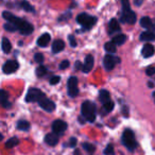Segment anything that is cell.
<instances>
[{"label":"cell","mask_w":155,"mask_h":155,"mask_svg":"<svg viewBox=\"0 0 155 155\" xmlns=\"http://www.w3.org/2000/svg\"><path fill=\"white\" fill-rule=\"evenodd\" d=\"M94 64H95V58L91 54H88L85 58V62L83 64V71L85 73H88L91 71V69L94 68Z\"/></svg>","instance_id":"7c38bea8"},{"label":"cell","mask_w":155,"mask_h":155,"mask_svg":"<svg viewBox=\"0 0 155 155\" xmlns=\"http://www.w3.org/2000/svg\"><path fill=\"white\" fill-rule=\"evenodd\" d=\"M121 5H122V13L132 11L131 5H130V0H121Z\"/></svg>","instance_id":"83f0119b"},{"label":"cell","mask_w":155,"mask_h":155,"mask_svg":"<svg viewBox=\"0 0 155 155\" xmlns=\"http://www.w3.org/2000/svg\"><path fill=\"white\" fill-rule=\"evenodd\" d=\"M114 106H115V104H114V102H113L112 100H110L108 102H106V103L103 104V108H104V110H105L106 113H110V110H113Z\"/></svg>","instance_id":"4dcf8cb0"},{"label":"cell","mask_w":155,"mask_h":155,"mask_svg":"<svg viewBox=\"0 0 155 155\" xmlns=\"http://www.w3.org/2000/svg\"><path fill=\"white\" fill-rule=\"evenodd\" d=\"M77 21L78 24H80L83 28L87 29H91L94 27V25H96L97 22V18L95 16H91V15H88L86 13H81L77 16Z\"/></svg>","instance_id":"3957f363"},{"label":"cell","mask_w":155,"mask_h":155,"mask_svg":"<svg viewBox=\"0 0 155 155\" xmlns=\"http://www.w3.org/2000/svg\"><path fill=\"white\" fill-rule=\"evenodd\" d=\"M2 17L5 18L8 22L13 24L14 26L16 27V29H17L22 35H30L31 33L33 32V26L30 22L17 17V16L10 13V12L5 11L2 13Z\"/></svg>","instance_id":"6da1fadb"},{"label":"cell","mask_w":155,"mask_h":155,"mask_svg":"<svg viewBox=\"0 0 155 155\" xmlns=\"http://www.w3.org/2000/svg\"><path fill=\"white\" fill-rule=\"evenodd\" d=\"M5 29L7 31H10V32H14V31H16L17 29H16V27L14 26L13 24H11V22H7V24H5Z\"/></svg>","instance_id":"1f68e13d"},{"label":"cell","mask_w":155,"mask_h":155,"mask_svg":"<svg viewBox=\"0 0 155 155\" xmlns=\"http://www.w3.org/2000/svg\"><path fill=\"white\" fill-rule=\"evenodd\" d=\"M45 142L48 144V146H51V147H54L58 144V137L55 133H50V134H47L45 137Z\"/></svg>","instance_id":"4fadbf2b"},{"label":"cell","mask_w":155,"mask_h":155,"mask_svg":"<svg viewBox=\"0 0 155 155\" xmlns=\"http://www.w3.org/2000/svg\"><path fill=\"white\" fill-rule=\"evenodd\" d=\"M16 127L19 131H29L30 130V123L26 120H19L16 124Z\"/></svg>","instance_id":"603a6c76"},{"label":"cell","mask_w":155,"mask_h":155,"mask_svg":"<svg viewBox=\"0 0 155 155\" xmlns=\"http://www.w3.org/2000/svg\"><path fill=\"white\" fill-rule=\"evenodd\" d=\"M38 104L43 110H45L46 112H53L55 110V103L52 100L48 99L47 97H43L38 101Z\"/></svg>","instance_id":"ba28073f"},{"label":"cell","mask_w":155,"mask_h":155,"mask_svg":"<svg viewBox=\"0 0 155 155\" xmlns=\"http://www.w3.org/2000/svg\"><path fill=\"white\" fill-rule=\"evenodd\" d=\"M77 142H78L77 138H75V137H71L70 139H69L68 146L70 147V148H74V147L77 146Z\"/></svg>","instance_id":"8d00e7d4"},{"label":"cell","mask_w":155,"mask_h":155,"mask_svg":"<svg viewBox=\"0 0 155 155\" xmlns=\"http://www.w3.org/2000/svg\"><path fill=\"white\" fill-rule=\"evenodd\" d=\"M0 102H1V104H2L3 107H9L10 106V102H9V95H8V93L5 91V89H2V91H0Z\"/></svg>","instance_id":"ffe728a7"},{"label":"cell","mask_w":155,"mask_h":155,"mask_svg":"<svg viewBox=\"0 0 155 155\" xmlns=\"http://www.w3.org/2000/svg\"><path fill=\"white\" fill-rule=\"evenodd\" d=\"M18 143H19V140H18V138L17 137H12V138H10L7 142H5V148H7V149H12V148H14L15 146H17Z\"/></svg>","instance_id":"484cf974"},{"label":"cell","mask_w":155,"mask_h":155,"mask_svg":"<svg viewBox=\"0 0 155 155\" xmlns=\"http://www.w3.org/2000/svg\"><path fill=\"white\" fill-rule=\"evenodd\" d=\"M120 21L123 24H129V25H134L136 22V14L133 11L127 12V13H122L120 18Z\"/></svg>","instance_id":"8fae6325"},{"label":"cell","mask_w":155,"mask_h":155,"mask_svg":"<svg viewBox=\"0 0 155 155\" xmlns=\"http://www.w3.org/2000/svg\"><path fill=\"white\" fill-rule=\"evenodd\" d=\"M50 43V35L48 33H44L41 35L38 39H37V45L39 47H47L48 44Z\"/></svg>","instance_id":"ac0fdd59"},{"label":"cell","mask_w":155,"mask_h":155,"mask_svg":"<svg viewBox=\"0 0 155 155\" xmlns=\"http://www.w3.org/2000/svg\"><path fill=\"white\" fill-rule=\"evenodd\" d=\"M69 67V61L65 60V61H62V63L60 64V69H66Z\"/></svg>","instance_id":"74e56055"},{"label":"cell","mask_w":155,"mask_h":155,"mask_svg":"<svg viewBox=\"0 0 155 155\" xmlns=\"http://www.w3.org/2000/svg\"><path fill=\"white\" fill-rule=\"evenodd\" d=\"M108 31H110V34H114L116 32L120 31V27H119V22L117 21V19L113 18L112 20L108 24Z\"/></svg>","instance_id":"d6986e66"},{"label":"cell","mask_w":155,"mask_h":155,"mask_svg":"<svg viewBox=\"0 0 155 155\" xmlns=\"http://www.w3.org/2000/svg\"><path fill=\"white\" fill-rule=\"evenodd\" d=\"M119 62H120V58H117V56H114L113 54L108 53L104 56L103 64L106 70H112V69H114V67L116 66L117 63H119Z\"/></svg>","instance_id":"52a82bcc"},{"label":"cell","mask_w":155,"mask_h":155,"mask_svg":"<svg viewBox=\"0 0 155 155\" xmlns=\"http://www.w3.org/2000/svg\"><path fill=\"white\" fill-rule=\"evenodd\" d=\"M68 41H69V44H70V46L72 48L77 47V41H75V38H74V36H73V35H69V36H68Z\"/></svg>","instance_id":"836d02e7"},{"label":"cell","mask_w":155,"mask_h":155,"mask_svg":"<svg viewBox=\"0 0 155 155\" xmlns=\"http://www.w3.org/2000/svg\"><path fill=\"white\" fill-rule=\"evenodd\" d=\"M1 48H2V51L5 52V53H9V52H11V50H12L11 41H10L8 38H5V37H3L2 41H1Z\"/></svg>","instance_id":"44dd1931"},{"label":"cell","mask_w":155,"mask_h":155,"mask_svg":"<svg viewBox=\"0 0 155 155\" xmlns=\"http://www.w3.org/2000/svg\"><path fill=\"white\" fill-rule=\"evenodd\" d=\"M140 41H155V32L153 31H144L140 34Z\"/></svg>","instance_id":"9a60e30c"},{"label":"cell","mask_w":155,"mask_h":155,"mask_svg":"<svg viewBox=\"0 0 155 155\" xmlns=\"http://www.w3.org/2000/svg\"><path fill=\"white\" fill-rule=\"evenodd\" d=\"M104 154L105 155H114V147L113 144H107V147L104 150Z\"/></svg>","instance_id":"d6a6232c"},{"label":"cell","mask_w":155,"mask_h":155,"mask_svg":"<svg viewBox=\"0 0 155 155\" xmlns=\"http://www.w3.org/2000/svg\"><path fill=\"white\" fill-rule=\"evenodd\" d=\"M64 49H65V43L62 39H56L52 44V51H53V53H58V52L63 51Z\"/></svg>","instance_id":"2e32d148"},{"label":"cell","mask_w":155,"mask_h":155,"mask_svg":"<svg viewBox=\"0 0 155 155\" xmlns=\"http://www.w3.org/2000/svg\"><path fill=\"white\" fill-rule=\"evenodd\" d=\"M154 96H155V94H154Z\"/></svg>","instance_id":"7bdbcfd3"},{"label":"cell","mask_w":155,"mask_h":155,"mask_svg":"<svg viewBox=\"0 0 155 155\" xmlns=\"http://www.w3.org/2000/svg\"><path fill=\"white\" fill-rule=\"evenodd\" d=\"M67 130V123L63 120H54L52 123V131L55 134H62Z\"/></svg>","instance_id":"9c48e42d"},{"label":"cell","mask_w":155,"mask_h":155,"mask_svg":"<svg viewBox=\"0 0 155 155\" xmlns=\"http://www.w3.org/2000/svg\"><path fill=\"white\" fill-rule=\"evenodd\" d=\"M19 5L25 10V11H27V12H34L35 11L34 8H33L32 5H31L30 3L28 2V1H26V0H22Z\"/></svg>","instance_id":"4316f807"},{"label":"cell","mask_w":155,"mask_h":155,"mask_svg":"<svg viewBox=\"0 0 155 155\" xmlns=\"http://www.w3.org/2000/svg\"><path fill=\"white\" fill-rule=\"evenodd\" d=\"M44 55L41 53H36L34 55V61L35 62H37V63H43L44 62Z\"/></svg>","instance_id":"d590c367"},{"label":"cell","mask_w":155,"mask_h":155,"mask_svg":"<svg viewBox=\"0 0 155 155\" xmlns=\"http://www.w3.org/2000/svg\"><path fill=\"white\" fill-rule=\"evenodd\" d=\"M116 46L117 45L113 41H107V43L104 45V49H105L110 54H113V53H115V52H116V49H117Z\"/></svg>","instance_id":"cb8c5ba5"},{"label":"cell","mask_w":155,"mask_h":155,"mask_svg":"<svg viewBox=\"0 0 155 155\" xmlns=\"http://www.w3.org/2000/svg\"><path fill=\"white\" fill-rule=\"evenodd\" d=\"M125 41H127V35H124V34H118L113 38V41H114L116 45H119V46L123 45V44L125 43Z\"/></svg>","instance_id":"d4e9b609"},{"label":"cell","mask_w":155,"mask_h":155,"mask_svg":"<svg viewBox=\"0 0 155 155\" xmlns=\"http://www.w3.org/2000/svg\"><path fill=\"white\" fill-rule=\"evenodd\" d=\"M146 73H147V75H149V77H152V75L155 73V68L154 67H149V68L147 69Z\"/></svg>","instance_id":"f35d334b"},{"label":"cell","mask_w":155,"mask_h":155,"mask_svg":"<svg viewBox=\"0 0 155 155\" xmlns=\"http://www.w3.org/2000/svg\"><path fill=\"white\" fill-rule=\"evenodd\" d=\"M99 99H100V101H101V103H103V104L106 103V102H108L110 100V93H108L106 89H102V91H100Z\"/></svg>","instance_id":"7402d4cb"},{"label":"cell","mask_w":155,"mask_h":155,"mask_svg":"<svg viewBox=\"0 0 155 155\" xmlns=\"http://www.w3.org/2000/svg\"><path fill=\"white\" fill-rule=\"evenodd\" d=\"M68 95L71 98L77 97L79 94V89H78V78L77 77H70L68 79Z\"/></svg>","instance_id":"8992f818"},{"label":"cell","mask_w":155,"mask_h":155,"mask_svg":"<svg viewBox=\"0 0 155 155\" xmlns=\"http://www.w3.org/2000/svg\"><path fill=\"white\" fill-rule=\"evenodd\" d=\"M122 142L125 146V148L130 151H134L137 147V143L135 141V135L134 132L131 130H125L122 134Z\"/></svg>","instance_id":"277c9868"},{"label":"cell","mask_w":155,"mask_h":155,"mask_svg":"<svg viewBox=\"0 0 155 155\" xmlns=\"http://www.w3.org/2000/svg\"><path fill=\"white\" fill-rule=\"evenodd\" d=\"M140 26H141L142 28L147 29L148 31H153L155 29L152 20H151L149 17H147V16L146 17H142L141 19H140Z\"/></svg>","instance_id":"5bb4252c"},{"label":"cell","mask_w":155,"mask_h":155,"mask_svg":"<svg viewBox=\"0 0 155 155\" xmlns=\"http://www.w3.org/2000/svg\"><path fill=\"white\" fill-rule=\"evenodd\" d=\"M43 97H45V94L37 88H31L28 91L26 96L27 102H38Z\"/></svg>","instance_id":"5b68a950"},{"label":"cell","mask_w":155,"mask_h":155,"mask_svg":"<svg viewBox=\"0 0 155 155\" xmlns=\"http://www.w3.org/2000/svg\"><path fill=\"white\" fill-rule=\"evenodd\" d=\"M142 2H143V0H134V3H135V5H137V7H140V5H142Z\"/></svg>","instance_id":"60d3db41"},{"label":"cell","mask_w":155,"mask_h":155,"mask_svg":"<svg viewBox=\"0 0 155 155\" xmlns=\"http://www.w3.org/2000/svg\"><path fill=\"white\" fill-rule=\"evenodd\" d=\"M19 68V64L17 63V61H8L2 67V70L5 73H13L15 72L17 69Z\"/></svg>","instance_id":"30bf717a"},{"label":"cell","mask_w":155,"mask_h":155,"mask_svg":"<svg viewBox=\"0 0 155 155\" xmlns=\"http://www.w3.org/2000/svg\"><path fill=\"white\" fill-rule=\"evenodd\" d=\"M60 81H61V77H58V75H54V77H52L51 79H50V84L55 85V84H58Z\"/></svg>","instance_id":"e575fe53"},{"label":"cell","mask_w":155,"mask_h":155,"mask_svg":"<svg viewBox=\"0 0 155 155\" xmlns=\"http://www.w3.org/2000/svg\"><path fill=\"white\" fill-rule=\"evenodd\" d=\"M141 53L142 56H144V58H150L154 54V47L151 44H146L142 48Z\"/></svg>","instance_id":"e0dca14e"},{"label":"cell","mask_w":155,"mask_h":155,"mask_svg":"<svg viewBox=\"0 0 155 155\" xmlns=\"http://www.w3.org/2000/svg\"><path fill=\"white\" fill-rule=\"evenodd\" d=\"M74 68H75V70H80V69H83V66H82V64H81L80 61H77V62H75Z\"/></svg>","instance_id":"ab89813d"},{"label":"cell","mask_w":155,"mask_h":155,"mask_svg":"<svg viewBox=\"0 0 155 155\" xmlns=\"http://www.w3.org/2000/svg\"><path fill=\"white\" fill-rule=\"evenodd\" d=\"M83 149H84L85 151H87L88 153H94L95 152V150H96V147L94 146V144H91V143H89V142H84L83 143Z\"/></svg>","instance_id":"f546056e"},{"label":"cell","mask_w":155,"mask_h":155,"mask_svg":"<svg viewBox=\"0 0 155 155\" xmlns=\"http://www.w3.org/2000/svg\"><path fill=\"white\" fill-rule=\"evenodd\" d=\"M46 73H47V68H46L44 65H41V66L37 67V69H36V75L37 77L41 78V77H44Z\"/></svg>","instance_id":"f1b7e54d"},{"label":"cell","mask_w":155,"mask_h":155,"mask_svg":"<svg viewBox=\"0 0 155 155\" xmlns=\"http://www.w3.org/2000/svg\"><path fill=\"white\" fill-rule=\"evenodd\" d=\"M82 116L89 122H94L96 120V105L91 101H84L81 106Z\"/></svg>","instance_id":"7a4b0ae2"},{"label":"cell","mask_w":155,"mask_h":155,"mask_svg":"<svg viewBox=\"0 0 155 155\" xmlns=\"http://www.w3.org/2000/svg\"><path fill=\"white\" fill-rule=\"evenodd\" d=\"M149 87H151V88H152V87H154V84H153L152 82H149Z\"/></svg>","instance_id":"b9f144b4"}]
</instances>
